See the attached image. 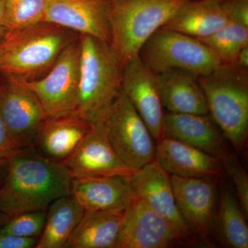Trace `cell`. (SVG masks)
<instances>
[{
  "label": "cell",
  "instance_id": "obj_1",
  "mask_svg": "<svg viewBox=\"0 0 248 248\" xmlns=\"http://www.w3.org/2000/svg\"><path fill=\"white\" fill-rule=\"evenodd\" d=\"M7 163V176L0 187V213L9 218L46 210L71 194L72 178L66 166L35 151L34 146L19 150Z\"/></svg>",
  "mask_w": 248,
  "mask_h": 248
},
{
  "label": "cell",
  "instance_id": "obj_2",
  "mask_svg": "<svg viewBox=\"0 0 248 248\" xmlns=\"http://www.w3.org/2000/svg\"><path fill=\"white\" fill-rule=\"evenodd\" d=\"M79 78L74 113L93 124L103 120L122 89L123 64L108 42L80 35Z\"/></svg>",
  "mask_w": 248,
  "mask_h": 248
},
{
  "label": "cell",
  "instance_id": "obj_3",
  "mask_svg": "<svg viewBox=\"0 0 248 248\" xmlns=\"http://www.w3.org/2000/svg\"><path fill=\"white\" fill-rule=\"evenodd\" d=\"M190 0H107L110 45L122 64Z\"/></svg>",
  "mask_w": 248,
  "mask_h": 248
},
{
  "label": "cell",
  "instance_id": "obj_4",
  "mask_svg": "<svg viewBox=\"0 0 248 248\" xmlns=\"http://www.w3.org/2000/svg\"><path fill=\"white\" fill-rule=\"evenodd\" d=\"M71 31L41 22L7 32L0 41V75L31 79L47 73L73 40Z\"/></svg>",
  "mask_w": 248,
  "mask_h": 248
},
{
  "label": "cell",
  "instance_id": "obj_5",
  "mask_svg": "<svg viewBox=\"0 0 248 248\" xmlns=\"http://www.w3.org/2000/svg\"><path fill=\"white\" fill-rule=\"evenodd\" d=\"M247 70L221 64L208 76L199 78L208 112L225 138L240 151L248 132Z\"/></svg>",
  "mask_w": 248,
  "mask_h": 248
},
{
  "label": "cell",
  "instance_id": "obj_6",
  "mask_svg": "<svg viewBox=\"0 0 248 248\" xmlns=\"http://www.w3.org/2000/svg\"><path fill=\"white\" fill-rule=\"evenodd\" d=\"M139 55L156 74L179 69L200 78L208 76L221 65L202 41L164 28L146 41Z\"/></svg>",
  "mask_w": 248,
  "mask_h": 248
},
{
  "label": "cell",
  "instance_id": "obj_7",
  "mask_svg": "<svg viewBox=\"0 0 248 248\" xmlns=\"http://www.w3.org/2000/svg\"><path fill=\"white\" fill-rule=\"evenodd\" d=\"M103 120L111 146L128 167L139 169L154 160L153 137L122 89Z\"/></svg>",
  "mask_w": 248,
  "mask_h": 248
},
{
  "label": "cell",
  "instance_id": "obj_8",
  "mask_svg": "<svg viewBox=\"0 0 248 248\" xmlns=\"http://www.w3.org/2000/svg\"><path fill=\"white\" fill-rule=\"evenodd\" d=\"M80 40L73 39L63 49L43 78L22 82L35 93L48 118L73 113L78 102Z\"/></svg>",
  "mask_w": 248,
  "mask_h": 248
},
{
  "label": "cell",
  "instance_id": "obj_9",
  "mask_svg": "<svg viewBox=\"0 0 248 248\" xmlns=\"http://www.w3.org/2000/svg\"><path fill=\"white\" fill-rule=\"evenodd\" d=\"M0 115L16 150L35 146L48 118L35 93L20 78L1 75Z\"/></svg>",
  "mask_w": 248,
  "mask_h": 248
},
{
  "label": "cell",
  "instance_id": "obj_10",
  "mask_svg": "<svg viewBox=\"0 0 248 248\" xmlns=\"http://www.w3.org/2000/svg\"><path fill=\"white\" fill-rule=\"evenodd\" d=\"M191 244L169 220L134 195L115 248H167Z\"/></svg>",
  "mask_w": 248,
  "mask_h": 248
},
{
  "label": "cell",
  "instance_id": "obj_11",
  "mask_svg": "<svg viewBox=\"0 0 248 248\" xmlns=\"http://www.w3.org/2000/svg\"><path fill=\"white\" fill-rule=\"evenodd\" d=\"M62 164L72 179L127 177L135 170L124 164L114 151L103 120L92 124L87 135Z\"/></svg>",
  "mask_w": 248,
  "mask_h": 248
},
{
  "label": "cell",
  "instance_id": "obj_12",
  "mask_svg": "<svg viewBox=\"0 0 248 248\" xmlns=\"http://www.w3.org/2000/svg\"><path fill=\"white\" fill-rule=\"evenodd\" d=\"M122 91L146 124L153 138L158 141L163 138L164 113L156 74L147 66L140 55L124 63Z\"/></svg>",
  "mask_w": 248,
  "mask_h": 248
},
{
  "label": "cell",
  "instance_id": "obj_13",
  "mask_svg": "<svg viewBox=\"0 0 248 248\" xmlns=\"http://www.w3.org/2000/svg\"><path fill=\"white\" fill-rule=\"evenodd\" d=\"M176 205L194 236H208L216 213V177L184 178L170 175Z\"/></svg>",
  "mask_w": 248,
  "mask_h": 248
},
{
  "label": "cell",
  "instance_id": "obj_14",
  "mask_svg": "<svg viewBox=\"0 0 248 248\" xmlns=\"http://www.w3.org/2000/svg\"><path fill=\"white\" fill-rule=\"evenodd\" d=\"M127 179L134 195L172 223L192 243L195 236L183 219L176 205L170 175L153 160L135 170Z\"/></svg>",
  "mask_w": 248,
  "mask_h": 248
},
{
  "label": "cell",
  "instance_id": "obj_15",
  "mask_svg": "<svg viewBox=\"0 0 248 248\" xmlns=\"http://www.w3.org/2000/svg\"><path fill=\"white\" fill-rule=\"evenodd\" d=\"M43 22L110 42L107 0H46Z\"/></svg>",
  "mask_w": 248,
  "mask_h": 248
},
{
  "label": "cell",
  "instance_id": "obj_16",
  "mask_svg": "<svg viewBox=\"0 0 248 248\" xmlns=\"http://www.w3.org/2000/svg\"><path fill=\"white\" fill-rule=\"evenodd\" d=\"M154 160L170 175L217 178L221 173L220 158L165 136L157 141Z\"/></svg>",
  "mask_w": 248,
  "mask_h": 248
},
{
  "label": "cell",
  "instance_id": "obj_17",
  "mask_svg": "<svg viewBox=\"0 0 248 248\" xmlns=\"http://www.w3.org/2000/svg\"><path fill=\"white\" fill-rule=\"evenodd\" d=\"M163 134L222 159L228 153L216 124L207 115L164 114Z\"/></svg>",
  "mask_w": 248,
  "mask_h": 248
},
{
  "label": "cell",
  "instance_id": "obj_18",
  "mask_svg": "<svg viewBox=\"0 0 248 248\" xmlns=\"http://www.w3.org/2000/svg\"><path fill=\"white\" fill-rule=\"evenodd\" d=\"M71 195L84 211L126 209L134 197L124 176L72 179Z\"/></svg>",
  "mask_w": 248,
  "mask_h": 248
},
{
  "label": "cell",
  "instance_id": "obj_19",
  "mask_svg": "<svg viewBox=\"0 0 248 248\" xmlns=\"http://www.w3.org/2000/svg\"><path fill=\"white\" fill-rule=\"evenodd\" d=\"M156 79L161 104L169 112L208 115L206 99L197 77L172 69L156 74Z\"/></svg>",
  "mask_w": 248,
  "mask_h": 248
},
{
  "label": "cell",
  "instance_id": "obj_20",
  "mask_svg": "<svg viewBox=\"0 0 248 248\" xmlns=\"http://www.w3.org/2000/svg\"><path fill=\"white\" fill-rule=\"evenodd\" d=\"M92 124L77 114L47 118L37 136L42 154L62 163L76 149Z\"/></svg>",
  "mask_w": 248,
  "mask_h": 248
},
{
  "label": "cell",
  "instance_id": "obj_21",
  "mask_svg": "<svg viewBox=\"0 0 248 248\" xmlns=\"http://www.w3.org/2000/svg\"><path fill=\"white\" fill-rule=\"evenodd\" d=\"M125 214V209L84 211L66 248H115Z\"/></svg>",
  "mask_w": 248,
  "mask_h": 248
},
{
  "label": "cell",
  "instance_id": "obj_22",
  "mask_svg": "<svg viewBox=\"0 0 248 248\" xmlns=\"http://www.w3.org/2000/svg\"><path fill=\"white\" fill-rule=\"evenodd\" d=\"M231 20L223 0H190L162 28L203 39Z\"/></svg>",
  "mask_w": 248,
  "mask_h": 248
},
{
  "label": "cell",
  "instance_id": "obj_23",
  "mask_svg": "<svg viewBox=\"0 0 248 248\" xmlns=\"http://www.w3.org/2000/svg\"><path fill=\"white\" fill-rule=\"evenodd\" d=\"M84 213L73 195L60 197L49 205L45 226L35 248H63Z\"/></svg>",
  "mask_w": 248,
  "mask_h": 248
},
{
  "label": "cell",
  "instance_id": "obj_24",
  "mask_svg": "<svg viewBox=\"0 0 248 248\" xmlns=\"http://www.w3.org/2000/svg\"><path fill=\"white\" fill-rule=\"evenodd\" d=\"M243 210L231 189L222 184L217 218V233L228 248H248V228Z\"/></svg>",
  "mask_w": 248,
  "mask_h": 248
},
{
  "label": "cell",
  "instance_id": "obj_25",
  "mask_svg": "<svg viewBox=\"0 0 248 248\" xmlns=\"http://www.w3.org/2000/svg\"><path fill=\"white\" fill-rule=\"evenodd\" d=\"M198 40L211 50L221 64L234 65L240 50L248 46V27L231 20L213 35Z\"/></svg>",
  "mask_w": 248,
  "mask_h": 248
},
{
  "label": "cell",
  "instance_id": "obj_26",
  "mask_svg": "<svg viewBox=\"0 0 248 248\" xmlns=\"http://www.w3.org/2000/svg\"><path fill=\"white\" fill-rule=\"evenodd\" d=\"M46 0H6L7 32L43 22Z\"/></svg>",
  "mask_w": 248,
  "mask_h": 248
},
{
  "label": "cell",
  "instance_id": "obj_27",
  "mask_svg": "<svg viewBox=\"0 0 248 248\" xmlns=\"http://www.w3.org/2000/svg\"><path fill=\"white\" fill-rule=\"evenodd\" d=\"M46 210L27 212L11 217L0 232L24 237H40L45 226Z\"/></svg>",
  "mask_w": 248,
  "mask_h": 248
},
{
  "label": "cell",
  "instance_id": "obj_28",
  "mask_svg": "<svg viewBox=\"0 0 248 248\" xmlns=\"http://www.w3.org/2000/svg\"><path fill=\"white\" fill-rule=\"evenodd\" d=\"M227 172L234 183L239 204L246 215L248 214V174L239 160L234 155L227 153L221 159Z\"/></svg>",
  "mask_w": 248,
  "mask_h": 248
},
{
  "label": "cell",
  "instance_id": "obj_29",
  "mask_svg": "<svg viewBox=\"0 0 248 248\" xmlns=\"http://www.w3.org/2000/svg\"><path fill=\"white\" fill-rule=\"evenodd\" d=\"M231 20L248 27V0H223Z\"/></svg>",
  "mask_w": 248,
  "mask_h": 248
},
{
  "label": "cell",
  "instance_id": "obj_30",
  "mask_svg": "<svg viewBox=\"0 0 248 248\" xmlns=\"http://www.w3.org/2000/svg\"><path fill=\"white\" fill-rule=\"evenodd\" d=\"M38 237H24L0 232V248H35Z\"/></svg>",
  "mask_w": 248,
  "mask_h": 248
},
{
  "label": "cell",
  "instance_id": "obj_31",
  "mask_svg": "<svg viewBox=\"0 0 248 248\" xmlns=\"http://www.w3.org/2000/svg\"><path fill=\"white\" fill-rule=\"evenodd\" d=\"M17 151L10 138L4 121L0 115V162L6 161Z\"/></svg>",
  "mask_w": 248,
  "mask_h": 248
},
{
  "label": "cell",
  "instance_id": "obj_32",
  "mask_svg": "<svg viewBox=\"0 0 248 248\" xmlns=\"http://www.w3.org/2000/svg\"><path fill=\"white\" fill-rule=\"evenodd\" d=\"M7 33L6 17V0H0V41Z\"/></svg>",
  "mask_w": 248,
  "mask_h": 248
},
{
  "label": "cell",
  "instance_id": "obj_33",
  "mask_svg": "<svg viewBox=\"0 0 248 248\" xmlns=\"http://www.w3.org/2000/svg\"><path fill=\"white\" fill-rule=\"evenodd\" d=\"M234 66L241 69L248 70V46H245L240 50L236 56L234 63Z\"/></svg>",
  "mask_w": 248,
  "mask_h": 248
},
{
  "label": "cell",
  "instance_id": "obj_34",
  "mask_svg": "<svg viewBox=\"0 0 248 248\" xmlns=\"http://www.w3.org/2000/svg\"><path fill=\"white\" fill-rule=\"evenodd\" d=\"M0 223H1V221H0Z\"/></svg>",
  "mask_w": 248,
  "mask_h": 248
}]
</instances>
